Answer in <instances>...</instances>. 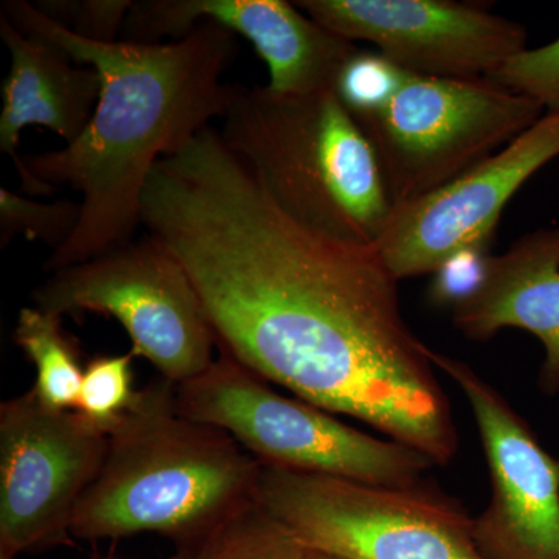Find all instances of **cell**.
Masks as SVG:
<instances>
[{
    "label": "cell",
    "mask_w": 559,
    "mask_h": 559,
    "mask_svg": "<svg viewBox=\"0 0 559 559\" xmlns=\"http://www.w3.org/2000/svg\"><path fill=\"white\" fill-rule=\"evenodd\" d=\"M140 221L186 266L219 352L433 466L457 457L432 348L404 318L399 280L373 246L290 218L213 127L157 162Z\"/></svg>",
    "instance_id": "obj_1"
},
{
    "label": "cell",
    "mask_w": 559,
    "mask_h": 559,
    "mask_svg": "<svg viewBox=\"0 0 559 559\" xmlns=\"http://www.w3.org/2000/svg\"><path fill=\"white\" fill-rule=\"evenodd\" d=\"M2 14L102 79L97 108L79 139L14 162L22 190L32 197L60 187L81 193L79 227L44 264L57 272L132 241L157 162L178 153L213 119H223L234 102L235 86L223 79L237 57V38L204 21L171 43H95L25 0H7Z\"/></svg>",
    "instance_id": "obj_2"
},
{
    "label": "cell",
    "mask_w": 559,
    "mask_h": 559,
    "mask_svg": "<svg viewBox=\"0 0 559 559\" xmlns=\"http://www.w3.org/2000/svg\"><path fill=\"white\" fill-rule=\"evenodd\" d=\"M261 463L234 437L186 417L176 384L138 390L72 522L73 538L157 533L179 543L257 499Z\"/></svg>",
    "instance_id": "obj_3"
},
{
    "label": "cell",
    "mask_w": 559,
    "mask_h": 559,
    "mask_svg": "<svg viewBox=\"0 0 559 559\" xmlns=\"http://www.w3.org/2000/svg\"><path fill=\"white\" fill-rule=\"evenodd\" d=\"M221 138L301 226L373 246L392 213L377 151L333 90L286 95L235 84Z\"/></svg>",
    "instance_id": "obj_4"
},
{
    "label": "cell",
    "mask_w": 559,
    "mask_h": 559,
    "mask_svg": "<svg viewBox=\"0 0 559 559\" xmlns=\"http://www.w3.org/2000/svg\"><path fill=\"white\" fill-rule=\"evenodd\" d=\"M176 401L186 417L223 429L271 468L406 487L433 466L406 444L278 393L224 352L200 377L176 385Z\"/></svg>",
    "instance_id": "obj_5"
},
{
    "label": "cell",
    "mask_w": 559,
    "mask_h": 559,
    "mask_svg": "<svg viewBox=\"0 0 559 559\" xmlns=\"http://www.w3.org/2000/svg\"><path fill=\"white\" fill-rule=\"evenodd\" d=\"M257 500L308 550L345 559H480L473 518L426 480L399 487L261 465Z\"/></svg>",
    "instance_id": "obj_6"
},
{
    "label": "cell",
    "mask_w": 559,
    "mask_h": 559,
    "mask_svg": "<svg viewBox=\"0 0 559 559\" xmlns=\"http://www.w3.org/2000/svg\"><path fill=\"white\" fill-rule=\"evenodd\" d=\"M40 311L62 318L95 312L119 320L131 353L182 384L210 369L215 330L186 266L160 242L130 241L97 259L51 272L33 290Z\"/></svg>",
    "instance_id": "obj_7"
},
{
    "label": "cell",
    "mask_w": 559,
    "mask_h": 559,
    "mask_svg": "<svg viewBox=\"0 0 559 559\" xmlns=\"http://www.w3.org/2000/svg\"><path fill=\"white\" fill-rule=\"evenodd\" d=\"M546 109L489 80L412 75L380 112L356 120L393 205L443 187L506 148Z\"/></svg>",
    "instance_id": "obj_8"
},
{
    "label": "cell",
    "mask_w": 559,
    "mask_h": 559,
    "mask_svg": "<svg viewBox=\"0 0 559 559\" xmlns=\"http://www.w3.org/2000/svg\"><path fill=\"white\" fill-rule=\"evenodd\" d=\"M108 433L32 390L0 406V557L66 546L76 507L97 479Z\"/></svg>",
    "instance_id": "obj_9"
},
{
    "label": "cell",
    "mask_w": 559,
    "mask_h": 559,
    "mask_svg": "<svg viewBox=\"0 0 559 559\" xmlns=\"http://www.w3.org/2000/svg\"><path fill=\"white\" fill-rule=\"evenodd\" d=\"M430 358L468 403L487 460L489 500L473 518L480 559H559V460L471 364L436 349Z\"/></svg>",
    "instance_id": "obj_10"
},
{
    "label": "cell",
    "mask_w": 559,
    "mask_h": 559,
    "mask_svg": "<svg viewBox=\"0 0 559 559\" xmlns=\"http://www.w3.org/2000/svg\"><path fill=\"white\" fill-rule=\"evenodd\" d=\"M559 157V112L459 178L393 205L373 249L396 280L432 274L452 253L491 249L503 210L525 182Z\"/></svg>",
    "instance_id": "obj_11"
},
{
    "label": "cell",
    "mask_w": 559,
    "mask_h": 559,
    "mask_svg": "<svg viewBox=\"0 0 559 559\" xmlns=\"http://www.w3.org/2000/svg\"><path fill=\"white\" fill-rule=\"evenodd\" d=\"M294 5L342 38L374 44L412 75L487 80L527 49V28L454 0H297Z\"/></svg>",
    "instance_id": "obj_12"
},
{
    "label": "cell",
    "mask_w": 559,
    "mask_h": 559,
    "mask_svg": "<svg viewBox=\"0 0 559 559\" xmlns=\"http://www.w3.org/2000/svg\"><path fill=\"white\" fill-rule=\"evenodd\" d=\"M201 21L248 39L270 69L267 90L277 94L333 90L342 64L358 49L285 0H139L121 40H179Z\"/></svg>",
    "instance_id": "obj_13"
},
{
    "label": "cell",
    "mask_w": 559,
    "mask_h": 559,
    "mask_svg": "<svg viewBox=\"0 0 559 559\" xmlns=\"http://www.w3.org/2000/svg\"><path fill=\"white\" fill-rule=\"evenodd\" d=\"M455 329L487 342L502 330L527 331L540 342L538 385L559 393V227L530 231L507 252L491 255L484 286L451 311Z\"/></svg>",
    "instance_id": "obj_14"
},
{
    "label": "cell",
    "mask_w": 559,
    "mask_h": 559,
    "mask_svg": "<svg viewBox=\"0 0 559 559\" xmlns=\"http://www.w3.org/2000/svg\"><path fill=\"white\" fill-rule=\"evenodd\" d=\"M0 36L10 50L2 84L0 150L20 159L21 134L31 124L53 131L66 145L86 130L100 98L102 79L91 66L76 64L57 47L22 33L0 16Z\"/></svg>",
    "instance_id": "obj_15"
},
{
    "label": "cell",
    "mask_w": 559,
    "mask_h": 559,
    "mask_svg": "<svg viewBox=\"0 0 559 559\" xmlns=\"http://www.w3.org/2000/svg\"><path fill=\"white\" fill-rule=\"evenodd\" d=\"M308 554L255 499L176 543L170 559H307Z\"/></svg>",
    "instance_id": "obj_16"
},
{
    "label": "cell",
    "mask_w": 559,
    "mask_h": 559,
    "mask_svg": "<svg viewBox=\"0 0 559 559\" xmlns=\"http://www.w3.org/2000/svg\"><path fill=\"white\" fill-rule=\"evenodd\" d=\"M14 341L36 369L33 392L44 406L73 411L83 382L79 353L61 329V318L36 307L22 308Z\"/></svg>",
    "instance_id": "obj_17"
},
{
    "label": "cell",
    "mask_w": 559,
    "mask_h": 559,
    "mask_svg": "<svg viewBox=\"0 0 559 559\" xmlns=\"http://www.w3.org/2000/svg\"><path fill=\"white\" fill-rule=\"evenodd\" d=\"M81 202H40L0 189V248L5 249L17 235L28 241H43L51 252L62 248L79 227Z\"/></svg>",
    "instance_id": "obj_18"
},
{
    "label": "cell",
    "mask_w": 559,
    "mask_h": 559,
    "mask_svg": "<svg viewBox=\"0 0 559 559\" xmlns=\"http://www.w3.org/2000/svg\"><path fill=\"white\" fill-rule=\"evenodd\" d=\"M409 73L381 51L356 49L342 64L334 94L356 120L380 112L399 94Z\"/></svg>",
    "instance_id": "obj_19"
},
{
    "label": "cell",
    "mask_w": 559,
    "mask_h": 559,
    "mask_svg": "<svg viewBox=\"0 0 559 559\" xmlns=\"http://www.w3.org/2000/svg\"><path fill=\"white\" fill-rule=\"evenodd\" d=\"M134 358L131 352L127 355L100 356L84 367L83 382L73 411L103 432L112 430L138 395L132 374Z\"/></svg>",
    "instance_id": "obj_20"
},
{
    "label": "cell",
    "mask_w": 559,
    "mask_h": 559,
    "mask_svg": "<svg viewBox=\"0 0 559 559\" xmlns=\"http://www.w3.org/2000/svg\"><path fill=\"white\" fill-rule=\"evenodd\" d=\"M489 81L559 112V38L538 49H525L500 66Z\"/></svg>",
    "instance_id": "obj_21"
},
{
    "label": "cell",
    "mask_w": 559,
    "mask_h": 559,
    "mask_svg": "<svg viewBox=\"0 0 559 559\" xmlns=\"http://www.w3.org/2000/svg\"><path fill=\"white\" fill-rule=\"evenodd\" d=\"M33 5L79 38L119 43L132 0H40Z\"/></svg>",
    "instance_id": "obj_22"
},
{
    "label": "cell",
    "mask_w": 559,
    "mask_h": 559,
    "mask_svg": "<svg viewBox=\"0 0 559 559\" xmlns=\"http://www.w3.org/2000/svg\"><path fill=\"white\" fill-rule=\"evenodd\" d=\"M491 255L488 248H466L448 257L430 274L429 304L452 311L476 296L487 280Z\"/></svg>",
    "instance_id": "obj_23"
},
{
    "label": "cell",
    "mask_w": 559,
    "mask_h": 559,
    "mask_svg": "<svg viewBox=\"0 0 559 559\" xmlns=\"http://www.w3.org/2000/svg\"><path fill=\"white\" fill-rule=\"evenodd\" d=\"M307 559H345L341 557H334V555L322 554V551H312L308 554Z\"/></svg>",
    "instance_id": "obj_24"
},
{
    "label": "cell",
    "mask_w": 559,
    "mask_h": 559,
    "mask_svg": "<svg viewBox=\"0 0 559 559\" xmlns=\"http://www.w3.org/2000/svg\"><path fill=\"white\" fill-rule=\"evenodd\" d=\"M0 559H11V558H7V557H0Z\"/></svg>",
    "instance_id": "obj_25"
}]
</instances>
